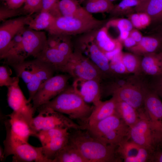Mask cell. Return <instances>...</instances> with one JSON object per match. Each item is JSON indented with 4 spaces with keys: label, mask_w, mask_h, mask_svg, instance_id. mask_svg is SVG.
Here are the masks:
<instances>
[{
    "label": "cell",
    "mask_w": 162,
    "mask_h": 162,
    "mask_svg": "<svg viewBox=\"0 0 162 162\" xmlns=\"http://www.w3.org/2000/svg\"><path fill=\"white\" fill-rule=\"evenodd\" d=\"M129 36L132 38L137 43L142 39L143 36L138 29L133 28L130 32Z\"/></svg>",
    "instance_id": "46"
},
{
    "label": "cell",
    "mask_w": 162,
    "mask_h": 162,
    "mask_svg": "<svg viewBox=\"0 0 162 162\" xmlns=\"http://www.w3.org/2000/svg\"><path fill=\"white\" fill-rule=\"evenodd\" d=\"M122 52L113 58L110 63L111 70L115 77L129 74L121 61Z\"/></svg>",
    "instance_id": "40"
},
{
    "label": "cell",
    "mask_w": 162,
    "mask_h": 162,
    "mask_svg": "<svg viewBox=\"0 0 162 162\" xmlns=\"http://www.w3.org/2000/svg\"><path fill=\"white\" fill-rule=\"evenodd\" d=\"M22 41L18 58V63L25 60L29 56L36 58L46 46L47 38L45 33L28 28L22 31Z\"/></svg>",
    "instance_id": "11"
},
{
    "label": "cell",
    "mask_w": 162,
    "mask_h": 162,
    "mask_svg": "<svg viewBox=\"0 0 162 162\" xmlns=\"http://www.w3.org/2000/svg\"><path fill=\"white\" fill-rule=\"evenodd\" d=\"M69 130L67 128H57L42 130L37 132L35 136L39 139L42 146H44L56 139L69 135Z\"/></svg>",
    "instance_id": "34"
},
{
    "label": "cell",
    "mask_w": 162,
    "mask_h": 162,
    "mask_svg": "<svg viewBox=\"0 0 162 162\" xmlns=\"http://www.w3.org/2000/svg\"><path fill=\"white\" fill-rule=\"evenodd\" d=\"M32 17L21 16L4 21L0 26V57L4 54L13 38L27 25Z\"/></svg>",
    "instance_id": "16"
},
{
    "label": "cell",
    "mask_w": 162,
    "mask_h": 162,
    "mask_svg": "<svg viewBox=\"0 0 162 162\" xmlns=\"http://www.w3.org/2000/svg\"><path fill=\"white\" fill-rule=\"evenodd\" d=\"M86 130L91 136L107 145L117 146L129 138L130 128L116 113L88 126Z\"/></svg>",
    "instance_id": "3"
},
{
    "label": "cell",
    "mask_w": 162,
    "mask_h": 162,
    "mask_svg": "<svg viewBox=\"0 0 162 162\" xmlns=\"http://www.w3.org/2000/svg\"><path fill=\"white\" fill-rule=\"evenodd\" d=\"M54 71L50 65L43 61L42 64L31 81L26 84L29 95L28 100L29 102L32 100L41 85L53 76Z\"/></svg>",
    "instance_id": "22"
},
{
    "label": "cell",
    "mask_w": 162,
    "mask_h": 162,
    "mask_svg": "<svg viewBox=\"0 0 162 162\" xmlns=\"http://www.w3.org/2000/svg\"><path fill=\"white\" fill-rule=\"evenodd\" d=\"M54 17L49 13L40 10L34 18H32L27 25L28 28L35 30H47L50 26Z\"/></svg>",
    "instance_id": "33"
},
{
    "label": "cell",
    "mask_w": 162,
    "mask_h": 162,
    "mask_svg": "<svg viewBox=\"0 0 162 162\" xmlns=\"http://www.w3.org/2000/svg\"><path fill=\"white\" fill-rule=\"evenodd\" d=\"M36 58L47 63L55 71L66 72L69 59L56 48L46 46Z\"/></svg>",
    "instance_id": "19"
},
{
    "label": "cell",
    "mask_w": 162,
    "mask_h": 162,
    "mask_svg": "<svg viewBox=\"0 0 162 162\" xmlns=\"http://www.w3.org/2000/svg\"><path fill=\"white\" fill-rule=\"evenodd\" d=\"M130 32L127 31H123L119 32V36L117 39L122 43L123 41L129 37Z\"/></svg>",
    "instance_id": "49"
},
{
    "label": "cell",
    "mask_w": 162,
    "mask_h": 162,
    "mask_svg": "<svg viewBox=\"0 0 162 162\" xmlns=\"http://www.w3.org/2000/svg\"><path fill=\"white\" fill-rule=\"evenodd\" d=\"M38 115L32 119L30 126L35 136L42 130L61 128L70 130H84L81 125L63 114L49 107H39Z\"/></svg>",
    "instance_id": "5"
},
{
    "label": "cell",
    "mask_w": 162,
    "mask_h": 162,
    "mask_svg": "<svg viewBox=\"0 0 162 162\" xmlns=\"http://www.w3.org/2000/svg\"><path fill=\"white\" fill-rule=\"evenodd\" d=\"M58 7L62 16L68 17L87 18L93 16L77 0H61Z\"/></svg>",
    "instance_id": "26"
},
{
    "label": "cell",
    "mask_w": 162,
    "mask_h": 162,
    "mask_svg": "<svg viewBox=\"0 0 162 162\" xmlns=\"http://www.w3.org/2000/svg\"><path fill=\"white\" fill-rule=\"evenodd\" d=\"M75 79L96 80L106 79L99 68L79 50L75 49L69 60L66 72Z\"/></svg>",
    "instance_id": "9"
},
{
    "label": "cell",
    "mask_w": 162,
    "mask_h": 162,
    "mask_svg": "<svg viewBox=\"0 0 162 162\" xmlns=\"http://www.w3.org/2000/svg\"><path fill=\"white\" fill-rule=\"evenodd\" d=\"M7 6L11 9H19L23 4H25L26 0H4Z\"/></svg>",
    "instance_id": "45"
},
{
    "label": "cell",
    "mask_w": 162,
    "mask_h": 162,
    "mask_svg": "<svg viewBox=\"0 0 162 162\" xmlns=\"http://www.w3.org/2000/svg\"><path fill=\"white\" fill-rule=\"evenodd\" d=\"M39 107H49L67 115L71 119L80 122L85 130L87 129V121L94 106L88 105L72 87H67L55 98Z\"/></svg>",
    "instance_id": "2"
},
{
    "label": "cell",
    "mask_w": 162,
    "mask_h": 162,
    "mask_svg": "<svg viewBox=\"0 0 162 162\" xmlns=\"http://www.w3.org/2000/svg\"><path fill=\"white\" fill-rule=\"evenodd\" d=\"M117 101L113 97L104 101H101L94 108L89 117L87 128L116 113Z\"/></svg>",
    "instance_id": "20"
},
{
    "label": "cell",
    "mask_w": 162,
    "mask_h": 162,
    "mask_svg": "<svg viewBox=\"0 0 162 162\" xmlns=\"http://www.w3.org/2000/svg\"><path fill=\"white\" fill-rule=\"evenodd\" d=\"M69 78V76L67 75H58L52 76L44 82L32 100L35 110L64 90L67 87Z\"/></svg>",
    "instance_id": "10"
},
{
    "label": "cell",
    "mask_w": 162,
    "mask_h": 162,
    "mask_svg": "<svg viewBox=\"0 0 162 162\" xmlns=\"http://www.w3.org/2000/svg\"><path fill=\"white\" fill-rule=\"evenodd\" d=\"M100 82L94 79H75L72 88L86 103L95 106L101 101Z\"/></svg>",
    "instance_id": "18"
},
{
    "label": "cell",
    "mask_w": 162,
    "mask_h": 162,
    "mask_svg": "<svg viewBox=\"0 0 162 162\" xmlns=\"http://www.w3.org/2000/svg\"><path fill=\"white\" fill-rule=\"evenodd\" d=\"M141 68L142 74L150 77L162 73V52L145 55L142 57Z\"/></svg>",
    "instance_id": "21"
},
{
    "label": "cell",
    "mask_w": 162,
    "mask_h": 162,
    "mask_svg": "<svg viewBox=\"0 0 162 162\" xmlns=\"http://www.w3.org/2000/svg\"><path fill=\"white\" fill-rule=\"evenodd\" d=\"M52 162H88L79 149L69 141L57 153Z\"/></svg>",
    "instance_id": "28"
},
{
    "label": "cell",
    "mask_w": 162,
    "mask_h": 162,
    "mask_svg": "<svg viewBox=\"0 0 162 162\" xmlns=\"http://www.w3.org/2000/svg\"></svg>",
    "instance_id": "56"
},
{
    "label": "cell",
    "mask_w": 162,
    "mask_h": 162,
    "mask_svg": "<svg viewBox=\"0 0 162 162\" xmlns=\"http://www.w3.org/2000/svg\"><path fill=\"white\" fill-rule=\"evenodd\" d=\"M128 19L134 28L142 29L148 26L152 22L151 17L147 14L142 12L133 13L128 15Z\"/></svg>",
    "instance_id": "37"
},
{
    "label": "cell",
    "mask_w": 162,
    "mask_h": 162,
    "mask_svg": "<svg viewBox=\"0 0 162 162\" xmlns=\"http://www.w3.org/2000/svg\"><path fill=\"white\" fill-rule=\"evenodd\" d=\"M116 113L130 128L135 125L140 118L138 110L122 101H117Z\"/></svg>",
    "instance_id": "30"
},
{
    "label": "cell",
    "mask_w": 162,
    "mask_h": 162,
    "mask_svg": "<svg viewBox=\"0 0 162 162\" xmlns=\"http://www.w3.org/2000/svg\"><path fill=\"white\" fill-rule=\"evenodd\" d=\"M25 14L22 9H14L7 6L1 7L0 8V21L3 22L10 19V18Z\"/></svg>",
    "instance_id": "43"
},
{
    "label": "cell",
    "mask_w": 162,
    "mask_h": 162,
    "mask_svg": "<svg viewBox=\"0 0 162 162\" xmlns=\"http://www.w3.org/2000/svg\"><path fill=\"white\" fill-rule=\"evenodd\" d=\"M70 134L56 139L42 146L43 155L50 162H52L57 153L69 142Z\"/></svg>",
    "instance_id": "31"
},
{
    "label": "cell",
    "mask_w": 162,
    "mask_h": 162,
    "mask_svg": "<svg viewBox=\"0 0 162 162\" xmlns=\"http://www.w3.org/2000/svg\"><path fill=\"white\" fill-rule=\"evenodd\" d=\"M122 43L127 49L134 46L137 44L136 41L130 36L125 40Z\"/></svg>",
    "instance_id": "48"
},
{
    "label": "cell",
    "mask_w": 162,
    "mask_h": 162,
    "mask_svg": "<svg viewBox=\"0 0 162 162\" xmlns=\"http://www.w3.org/2000/svg\"><path fill=\"white\" fill-rule=\"evenodd\" d=\"M140 118L137 122L130 128L129 139L146 148L152 154L156 151L158 143L160 140V132L154 129L144 110H138Z\"/></svg>",
    "instance_id": "7"
},
{
    "label": "cell",
    "mask_w": 162,
    "mask_h": 162,
    "mask_svg": "<svg viewBox=\"0 0 162 162\" xmlns=\"http://www.w3.org/2000/svg\"><path fill=\"white\" fill-rule=\"evenodd\" d=\"M150 77L149 80L148 79L149 86L162 98V73Z\"/></svg>",
    "instance_id": "44"
},
{
    "label": "cell",
    "mask_w": 162,
    "mask_h": 162,
    "mask_svg": "<svg viewBox=\"0 0 162 162\" xmlns=\"http://www.w3.org/2000/svg\"><path fill=\"white\" fill-rule=\"evenodd\" d=\"M94 30L81 34L76 41L75 49L94 63L106 79L113 78L114 76L111 70L109 61L95 41Z\"/></svg>",
    "instance_id": "6"
},
{
    "label": "cell",
    "mask_w": 162,
    "mask_h": 162,
    "mask_svg": "<svg viewBox=\"0 0 162 162\" xmlns=\"http://www.w3.org/2000/svg\"><path fill=\"white\" fill-rule=\"evenodd\" d=\"M139 2L137 0H122L118 4L115 5L112 11L109 13L111 16L117 17L128 15L134 13L135 7Z\"/></svg>",
    "instance_id": "36"
},
{
    "label": "cell",
    "mask_w": 162,
    "mask_h": 162,
    "mask_svg": "<svg viewBox=\"0 0 162 162\" xmlns=\"http://www.w3.org/2000/svg\"><path fill=\"white\" fill-rule=\"evenodd\" d=\"M142 75H137L132 81L115 90L112 93L117 101L124 102L138 110L143 106L149 86L148 79Z\"/></svg>",
    "instance_id": "8"
},
{
    "label": "cell",
    "mask_w": 162,
    "mask_h": 162,
    "mask_svg": "<svg viewBox=\"0 0 162 162\" xmlns=\"http://www.w3.org/2000/svg\"><path fill=\"white\" fill-rule=\"evenodd\" d=\"M110 0V1L112 2L113 1H117V0Z\"/></svg>",
    "instance_id": "52"
},
{
    "label": "cell",
    "mask_w": 162,
    "mask_h": 162,
    "mask_svg": "<svg viewBox=\"0 0 162 162\" xmlns=\"http://www.w3.org/2000/svg\"><path fill=\"white\" fill-rule=\"evenodd\" d=\"M150 162H162V151L154 152L151 156Z\"/></svg>",
    "instance_id": "47"
},
{
    "label": "cell",
    "mask_w": 162,
    "mask_h": 162,
    "mask_svg": "<svg viewBox=\"0 0 162 162\" xmlns=\"http://www.w3.org/2000/svg\"><path fill=\"white\" fill-rule=\"evenodd\" d=\"M3 0V1L4 0Z\"/></svg>",
    "instance_id": "55"
},
{
    "label": "cell",
    "mask_w": 162,
    "mask_h": 162,
    "mask_svg": "<svg viewBox=\"0 0 162 162\" xmlns=\"http://www.w3.org/2000/svg\"><path fill=\"white\" fill-rule=\"evenodd\" d=\"M8 88L7 101L12 113L23 118L30 126L35 111L33 105L25 97L19 83Z\"/></svg>",
    "instance_id": "13"
},
{
    "label": "cell",
    "mask_w": 162,
    "mask_h": 162,
    "mask_svg": "<svg viewBox=\"0 0 162 162\" xmlns=\"http://www.w3.org/2000/svg\"><path fill=\"white\" fill-rule=\"evenodd\" d=\"M141 56L132 52H123L121 60L128 74L141 75Z\"/></svg>",
    "instance_id": "32"
},
{
    "label": "cell",
    "mask_w": 162,
    "mask_h": 162,
    "mask_svg": "<svg viewBox=\"0 0 162 162\" xmlns=\"http://www.w3.org/2000/svg\"><path fill=\"white\" fill-rule=\"evenodd\" d=\"M144 110L153 128L157 131L162 128V102L158 94L150 86L144 102Z\"/></svg>",
    "instance_id": "17"
},
{
    "label": "cell",
    "mask_w": 162,
    "mask_h": 162,
    "mask_svg": "<svg viewBox=\"0 0 162 162\" xmlns=\"http://www.w3.org/2000/svg\"><path fill=\"white\" fill-rule=\"evenodd\" d=\"M127 138L117 146L116 152L119 157L125 162L150 161L151 153L146 148Z\"/></svg>",
    "instance_id": "15"
},
{
    "label": "cell",
    "mask_w": 162,
    "mask_h": 162,
    "mask_svg": "<svg viewBox=\"0 0 162 162\" xmlns=\"http://www.w3.org/2000/svg\"><path fill=\"white\" fill-rule=\"evenodd\" d=\"M105 25L109 28L112 27L117 28L119 32L123 31H130L134 28L128 19L122 18L112 19L108 20Z\"/></svg>",
    "instance_id": "39"
},
{
    "label": "cell",
    "mask_w": 162,
    "mask_h": 162,
    "mask_svg": "<svg viewBox=\"0 0 162 162\" xmlns=\"http://www.w3.org/2000/svg\"><path fill=\"white\" fill-rule=\"evenodd\" d=\"M107 21L94 16L80 18L61 16L54 17L47 31L50 35L81 34L101 27Z\"/></svg>",
    "instance_id": "4"
},
{
    "label": "cell",
    "mask_w": 162,
    "mask_h": 162,
    "mask_svg": "<svg viewBox=\"0 0 162 162\" xmlns=\"http://www.w3.org/2000/svg\"><path fill=\"white\" fill-rule=\"evenodd\" d=\"M43 61L37 58L29 61H24L10 66L14 69L17 76L22 79L26 84L31 80Z\"/></svg>",
    "instance_id": "24"
},
{
    "label": "cell",
    "mask_w": 162,
    "mask_h": 162,
    "mask_svg": "<svg viewBox=\"0 0 162 162\" xmlns=\"http://www.w3.org/2000/svg\"><path fill=\"white\" fill-rule=\"evenodd\" d=\"M70 36L64 35H50L47 38L46 46L58 49L69 59L74 52Z\"/></svg>",
    "instance_id": "29"
},
{
    "label": "cell",
    "mask_w": 162,
    "mask_h": 162,
    "mask_svg": "<svg viewBox=\"0 0 162 162\" xmlns=\"http://www.w3.org/2000/svg\"><path fill=\"white\" fill-rule=\"evenodd\" d=\"M108 29L105 25L94 31L95 41L104 54L110 52L122 45V43L117 39H113L110 35Z\"/></svg>",
    "instance_id": "25"
},
{
    "label": "cell",
    "mask_w": 162,
    "mask_h": 162,
    "mask_svg": "<svg viewBox=\"0 0 162 162\" xmlns=\"http://www.w3.org/2000/svg\"><path fill=\"white\" fill-rule=\"evenodd\" d=\"M138 0L139 2V1H141L142 0Z\"/></svg>",
    "instance_id": "54"
},
{
    "label": "cell",
    "mask_w": 162,
    "mask_h": 162,
    "mask_svg": "<svg viewBox=\"0 0 162 162\" xmlns=\"http://www.w3.org/2000/svg\"><path fill=\"white\" fill-rule=\"evenodd\" d=\"M4 158L13 155L12 162H50L44 156L42 148L32 146L28 142L17 144L4 150Z\"/></svg>",
    "instance_id": "14"
},
{
    "label": "cell",
    "mask_w": 162,
    "mask_h": 162,
    "mask_svg": "<svg viewBox=\"0 0 162 162\" xmlns=\"http://www.w3.org/2000/svg\"><path fill=\"white\" fill-rule=\"evenodd\" d=\"M69 141L79 149L88 162H121L117 146L106 144L91 136L87 130H74Z\"/></svg>",
    "instance_id": "1"
},
{
    "label": "cell",
    "mask_w": 162,
    "mask_h": 162,
    "mask_svg": "<svg viewBox=\"0 0 162 162\" xmlns=\"http://www.w3.org/2000/svg\"><path fill=\"white\" fill-rule=\"evenodd\" d=\"M136 12L148 14L152 22L162 20V0H142L135 7Z\"/></svg>",
    "instance_id": "27"
},
{
    "label": "cell",
    "mask_w": 162,
    "mask_h": 162,
    "mask_svg": "<svg viewBox=\"0 0 162 162\" xmlns=\"http://www.w3.org/2000/svg\"><path fill=\"white\" fill-rule=\"evenodd\" d=\"M160 133L161 134V138L162 139V128L160 130Z\"/></svg>",
    "instance_id": "51"
},
{
    "label": "cell",
    "mask_w": 162,
    "mask_h": 162,
    "mask_svg": "<svg viewBox=\"0 0 162 162\" xmlns=\"http://www.w3.org/2000/svg\"><path fill=\"white\" fill-rule=\"evenodd\" d=\"M10 69L7 66L2 65L0 67V86H5L8 87L19 83V78L11 77Z\"/></svg>",
    "instance_id": "38"
},
{
    "label": "cell",
    "mask_w": 162,
    "mask_h": 162,
    "mask_svg": "<svg viewBox=\"0 0 162 162\" xmlns=\"http://www.w3.org/2000/svg\"><path fill=\"white\" fill-rule=\"evenodd\" d=\"M42 0H26L22 9L25 14L31 16L40 11L42 8Z\"/></svg>",
    "instance_id": "42"
},
{
    "label": "cell",
    "mask_w": 162,
    "mask_h": 162,
    "mask_svg": "<svg viewBox=\"0 0 162 162\" xmlns=\"http://www.w3.org/2000/svg\"><path fill=\"white\" fill-rule=\"evenodd\" d=\"M8 116L9 118L5 124L7 136L4 142V149L27 142L29 136L34 135L29 125L23 118L12 112Z\"/></svg>",
    "instance_id": "12"
},
{
    "label": "cell",
    "mask_w": 162,
    "mask_h": 162,
    "mask_svg": "<svg viewBox=\"0 0 162 162\" xmlns=\"http://www.w3.org/2000/svg\"><path fill=\"white\" fill-rule=\"evenodd\" d=\"M84 0H80V2H83Z\"/></svg>",
    "instance_id": "53"
},
{
    "label": "cell",
    "mask_w": 162,
    "mask_h": 162,
    "mask_svg": "<svg viewBox=\"0 0 162 162\" xmlns=\"http://www.w3.org/2000/svg\"><path fill=\"white\" fill-rule=\"evenodd\" d=\"M115 5L109 0H88L84 7L89 13H110Z\"/></svg>",
    "instance_id": "35"
},
{
    "label": "cell",
    "mask_w": 162,
    "mask_h": 162,
    "mask_svg": "<svg viewBox=\"0 0 162 162\" xmlns=\"http://www.w3.org/2000/svg\"><path fill=\"white\" fill-rule=\"evenodd\" d=\"M162 40V26L159 31L158 36Z\"/></svg>",
    "instance_id": "50"
},
{
    "label": "cell",
    "mask_w": 162,
    "mask_h": 162,
    "mask_svg": "<svg viewBox=\"0 0 162 162\" xmlns=\"http://www.w3.org/2000/svg\"><path fill=\"white\" fill-rule=\"evenodd\" d=\"M59 0H42L41 10L47 11L54 17L62 16L58 7Z\"/></svg>",
    "instance_id": "41"
},
{
    "label": "cell",
    "mask_w": 162,
    "mask_h": 162,
    "mask_svg": "<svg viewBox=\"0 0 162 162\" xmlns=\"http://www.w3.org/2000/svg\"><path fill=\"white\" fill-rule=\"evenodd\" d=\"M131 52L143 56L162 50V40L158 36H144L134 46L128 49Z\"/></svg>",
    "instance_id": "23"
}]
</instances>
